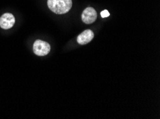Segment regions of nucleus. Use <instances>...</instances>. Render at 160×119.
Masks as SVG:
<instances>
[{
  "instance_id": "nucleus-5",
  "label": "nucleus",
  "mask_w": 160,
  "mask_h": 119,
  "mask_svg": "<svg viewBox=\"0 0 160 119\" xmlns=\"http://www.w3.org/2000/svg\"><path fill=\"white\" fill-rule=\"evenodd\" d=\"M94 37V34L91 30H87L80 34L77 37V42L79 44L84 45L91 42Z\"/></svg>"
},
{
  "instance_id": "nucleus-3",
  "label": "nucleus",
  "mask_w": 160,
  "mask_h": 119,
  "mask_svg": "<svg viewBox=\"0 0 160 119\" xmlns=\"http://www.w3.org/2000/svg\"><path fill=\"white\" fill-rule=\"evenodd\" d=\"M82 21L85 24H90L93 23L97 19V12L92 7H88L83 11L81 15Z\"/></svg>"
},
{
  "instance_id": "nucleus-4",
  "label": "nucleus",
  "mask_w": 160,
  "mask_h": 119,
  "mask_svg": "<svg viewBox=\"0 0 160 119\" xmlns=\"http://www.w3.org/2000/svg\"><path fill=\"white\" fill-rule=\"evenodd\" d=\"M15 19L10 13H5L0 18V26L4 30H9L14 26Z\"/></svg>"
},
{
  "instance_id": "nucleus-6",
  "label": "nucleus",
  "mask_w": 160,
  "mask_h": 119,
  "mask_svg": "<svg viewBox=\"0 0 160 119\" xmlns=\"http://www.w3.org/2000/svg\"><path fill=\"white\" fill-rule=\"evenodd\" d=\"M101 17L102 18H105V17H108L110 15V14H109V12L108 11V10H103L101 12Z\"/></svg>"
},
{
  "instance_id": "nucleus-1",
  "label": "nucleus",
  "mask_w": 160,
  "mask_h": 119,
  "mask_svg": "<svg viewBox=\"0 0 160 119\" xmlns=\"http://www.w3.org/2000/svg\"><path fill=\"white\" fill-rule=\"evenodd\" d=\"M72 0H48V6L57 14L68 13L72 7Z\"/></svg>"
},
{
  "instance_id": "nucleus-2",
  "label": "nucleus",
  "mask_w": 160,
  "mask_h": 119,
  "mask_svg": "<svg viewBox=\"0 0 160 119\" xmlns=\"http://www.w3.org/2000/svg\"><path fill=\"white\" fill-rule=\"evenodd\" d=\"M33 52L38 56H45L50 52V45L44 41L38 39L33 44Z\"/></svg>"
}]
</instances>
